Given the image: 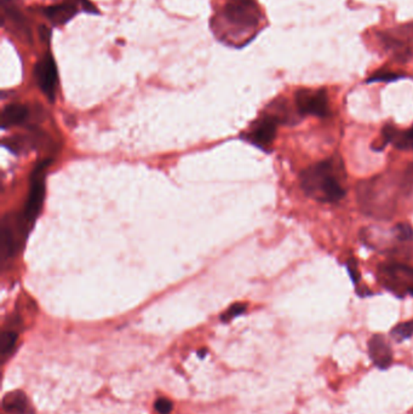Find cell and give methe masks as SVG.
Listing matches in <instances>:
<instances>
[{"mask_svg":"<svg viewBox=\"0 0 413 414\" xmlns=\"http://www.w3.org/2000/svg\"><path fill=\"white\" fill-rule=\"evenodd\" d=\"M339 168L336 159L314 164L301 173V186L308 198L319 202H337L345 196L339 182Z\"/></svg>","mask_w":413,"mask_h":414,"instance_id":"obj_1","label":"cell"},{"mask_svg":"<svg viewBox=\"0 0 413 414\" xmlns=\"http://www.w3.org/2000/svg\"><path fill=\"white\" fill-rule=\"evenodd\" d=\"M358 201L362 212L375 218H389L395 209L393 188L382 177L362 181L358 186Z\"/></svg>","mask_w":413,"mask_h":414,"instance_id":"obj_2","label":"cell"},{"mask_svg":"<svg viewBox=\"0 0 413 414\" xmlns=\"http://www.w3.org/2000/svg\"><path fill=\"white\" fill-rule=\"evenodd\" d=\"M378 280L384 289L398 296H412L413 297V268L412 266L391 262L381 264L378 269Z\"/></svg>","mask_w":413,"mask_h":414,"instance_id":"obj_3","label":"cell"},{"mask_svg":"<svg viewBox=\"0 0 413 414\" xmlns=\"http://www.w3.org/2000/svg\"><path fill=\"white\" fill-rule=\"evenodd\" d=\"M49 165H50L49 160L38 164L32 173V176H31V188H29L27 201H26L22 219H21V222L28 232H29V227L36 222L38 214L42 209L44 196H45V173L44 171Z\"/></svg>","mask_w":413,"mask_h":414,"instance_id":"obj_4","label":"cell"},{"mask_svg":"<svg viewBox=\"0 0 413 414\" xmlns=\"http://www.w3.org/2000/svg\"><path fill=\"white\" fill-rule=\"evenodd\" d=\"M223 17L235 29L250 31L260 24V13L255 0H227Z\"/></svg>","mask_w":413,"mask_h":414,"instance_id":"obj_5","label":"cell"},{"mask_svg":"<svg viewBox=\"0 0 413 414\" xmlns=\"http://www.w3.org/2000/svg\"><path fill=\"white\" fill-rule=\"evenodd\" d=\"M297 112L301 116L326 118L330 116V102L326 90H298L295 95Z\"/></svg>","mask_w":413,"mask_h":414,"instance_id":"obj_6","label":"cell"},{"mask_svg":"<svg viewBox=\"0 0 413 414\" xmlns=\"http://www.w3.org/2000/svg\"><path fill=\"white\" fill-rule=\"evenodd\" d=\"M80 11L98 14V10L88 0H67L65 3L45 8L44 15L54 26H62L73 19Z\"/></svg>","mask_w":413,"mask_h":414,"instance_id":"obj_7","label":"cell"},{"mask_svg":"<svg viewBox=\"0 0 413 414\" xmlns=\"http://www.w3.org/2000/svg\"><path fill=\"white\" fill-rule=\"evenodd\" d=\"M34 77L37 80L38 86L40 88L44 95L50 101L55 99L56 89H57V67L52 54L47 52L44 57L38 61L34 67Z\"/></svg>","mask_w":413,"mask_h":414,"instance_id":"obj_8","label":"cell"},{"mask_svg":"<svg viewBox=\"0 0 413 414\" xmlns=\"http://www.w3.org/2000/svg\"><path fill=\"white\" fill-rule=\"evenodd\" d=\"M280 124L270 113L256 120L247 134V140L262 149L270 148L276 136V126Z\"/></svg>","mask_w":413,"mask_h":414,"instance_id":"obj_9","label":"cell"},{"mask_svg":"<svg viewBox=\"0 0 413 414\" xmlns=\"http://www.w3.org/2000/svg\"><path fill=\"white\" fill-rule=\"evenodd\" d=\"M368 355L373 365L380 369H387L393 363V351L383 335H372L368 340Z\"/></svg>","mask_w":413,"mask_h":414,"instance_id":"obj_10","label":"cell"},{"mask_svg":"<svg viewBox=\"0 0 413 414\" xmlns=\"http://www.w3.org/2000/svg\"><path fill=\"white\" fill-rule=\"evenodd\" d=\"M393 143L400 150H413V126L407 131H399L395 126L386 125L382 129V145Z\"/></svg>","mask_w":413,"mask_h":414,"instance_id":"obj_11","label":"cell"},{"mask_svg":"<svg viewBox=\"0 0 413 414\" xmlns=\"http://www.w3.org/2000/svg\"><path fill=\"white\" fill-rule=\"evenodd\" d=\"M29 111L24 104L19 103H13L4 108L3 114H1V127L3 129H9L13 126L22 124L28 118Z\"/></svg>","mask_w":413,"mask_h":414,"instance_id":"obj_12","label":"cell"},{"mask_svg":"<svg viewBox=\"0 0 413 414\" xmlns=\"http://www.w3.org/2000/svg\"><path fill=\"white\" fill-rule=\"evenodd\" d=\"M3 407L13 414H24L27 410V397L22 391H13L5 396Z\"/></svg>","mask_w":413,"mask_h":414,"instance_id":"obj_13","label":"cell"},{"mask_svg":"<svg viewBox=\"0 0 413 414\" xmlns=\"http://www.w3.org/2000/svg\"><path fill=\"white\" fill-rule=\"evenodd\" d=\"M412 335L413 320L401 322V324L395 326L394 328L390 331V337H391L395 342H398V343H401V342H404V340H410Z\"/></svg>","mask_w":413,"mask_h":414,"instance_id":"obj_14","label":"cell"},{"mask_svg":"<svg viewBox=\"0 0 413 414\" xmlns=\"http://www.w3.org/2000/svg\"><path fill=\"white\" fill-rule=\"evenodd\" d=\"M17 332L14 330H6L3 332V335L0 337V353L3 356L9 355L16 345L17 342Z\"/></svg>","mask_w":413,"mask_h":414,"instance_id":"obj_15","label":"cell"},{"mask_svg":"<svg viewBox=\"0 0 413 414\" xmlns=\"http://www.w3.org/2000/svg\"><path fill=\"white\" fill-rule=\"evenodd\" d=\"M403 78H405L404 75L399 74V73H395V72L378 70L377 73L371 75V77L366 80V83L367 84H371V83H391V81L403 79Z\"/></svg>","mask_w":413,"mask_h":414,"instance_id":"obj_16","label":"cell"},{"mask_svg":"<svg viewBox=\"0 0 413 414\" xmlns=\"http://www.w3.org/2000/svg\"><path fill=\"white\" fill-rule=\"evenodd\" d=\"M395 237L400 241H412L413 228L409 223H398L393 229Z\"/></svg>","mask_w":413,"mask_h":414,"instance_id":"obj_17","label":"cell"},{"mask_svg":"<svg viewBox=\"0 0 413 414\" xmlns=\"http://www.w3.org/2000/svg\"><path fill=\"white\" fill-rule=\"evenodd\" d=\"M247 310V304L244 303H237V304H233L232 307L228 309L227 312H224L222 315V321H231L234 317L242 315V312Z\"/></svg>","mask_w":413,"mask_h":414,"instance_id":"obj_18","label":"cell"},{"mask_svg":"<svg viewBox=\"0 0 413 414\" xmlns=\"http://www.w3.org/2000/svg\"><path fill=\"white\" fill-rule=\"evenodd\" d=\"M347 270H348L349 275H350V279L353 281L354 284L358 285L359 281L361 279L360 276V271H359L358 262L355 258H349L347 263Z\"/></svg>","mask_w":413,"mask_h":414,"instance_id":"obj_19","label":"cell"},{"mask_svg":"<svg viewBox=\"0 0 413 414\" xmlns=\"http://www.w3.org/2000/svg\"><path fill=\"white\" fill-rule=\"evenodd\" d=\"M155 410L158 411L160 414H169L172 410L171 401L167 399H159L155 402Z\"/></svg>","mask_w":413,"mask_h":414,"instance_id":"obj_20","label":"cell"},{"mask_svg":"<svg viewBox=\"0 0 413 414\" xmlns=\"http://www.w3.org/2000/svg\"><path fill=\"white\" fill-rule=\"evenodd\" d=\"M403 186L407 189L413 186V163L410 164L405 171L404 177H403Z\"/></svg>","mask_w":413,"mask_h":414,"instance_id":"obj_21","label":"cell"}]
</instances>
